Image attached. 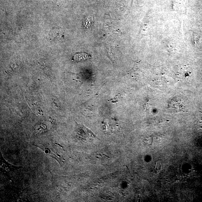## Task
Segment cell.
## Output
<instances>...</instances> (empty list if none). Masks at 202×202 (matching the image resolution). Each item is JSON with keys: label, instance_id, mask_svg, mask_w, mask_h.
<instances>
[{"label": "cell", "instance_id": "6da1fadb", "mask_svg": "<svg viewBox=\"0 0 202 202\" xmlns=\"http://www.w3.org/2000/svg\"><path fill=\"white\" fill-rule=\"evenodd\" d=\"M77 134L79 139L84 141H92L96 137L91 130L83 125L78 126L76 129Z\"/></svg>", "mask_w": 202, "mask_h": 202}, {"label": "cell", "instance_id": "7a4b0ae2", "mask_svg": "<svg viewBox=\"0 0 202 202\" xmlns=\"http://www.w3.org/2000/svg\"><path fill=\"white\" fill-rule=\"evenodd\" d=\"M41 148L44 151L45 153L48 154L52 158H54L56 161H58L61 167L63 166L65 160L63 157L59 154L57 151L55 150L54 149L50 148V147Z\"/></svg>", "mask_w": 202, "mask_h": 202}, {"label": "cell", "instance_id": "3957f363", "mask_svg": "<svg viewBox=\"0 0 202 202\" xmlns=\"http://www.w3.org/2000/svg\"><path fill=\"white\" fill-rule=\"evenodd\" d=\"M1 166L3 168H4V170L7 171L8 172H10L11 171H13V170H15L19 169V168L22 167L14 166L13 165L9 164L8 162H7L4 159L2 155H1Z\"/></svg>", "mask_w": 202, "mask_h": 202}, {"label": "cell", "instance_id": "277c9868", "mask_svg": "<svg viewBox=\"0 0 202 202\" xmlns=\"http://www.w3.org/2000/svg\"><path fill=\"white\" fill-rule=\"evenodd\" d=\"M90 57V56L86 53H77L73 57V60L74 61H82L88 59Z\"/></svg>", "mask_w": 202, "mask_h": 202}, {"label": "cell", "instance_id": "5b68a950", "mask_svg": "<svg viewBox=\"0 0 202 202\" xmlns=\"http://www.w3.org/2000/svg\"><path fill=\"white\" fill-rule=\"evenodd\" d=\"M156 170L157 171H160L161 170V164L160 163L158 162V164H157L156 165Z\"/></svg>", "mask_w": 202, "mask_h": 202}]
</instances>
